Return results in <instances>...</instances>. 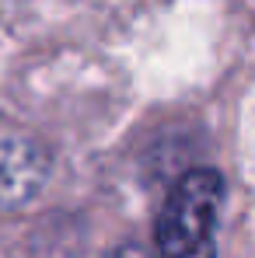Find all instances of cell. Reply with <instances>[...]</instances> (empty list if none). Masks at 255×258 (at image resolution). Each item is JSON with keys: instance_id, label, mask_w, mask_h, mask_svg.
<instances>
[{"instance_id": "obj_1", "label": "cell", "mask_w": 255, "mask_h": 258, "mask_svg": "<svg viewBox=\"0 0 255 258\" xmlns=\"http://www.w3.org/2000/svg\"><path fill=\"white\" fill-rule=\"evenodd\" d=\"M220 206H224L220 171L196 168L182 174L158 216V230H154L158 258H213Z\"/></svg>"}, {"instance_id": "obj_2", "label": "cell", "mask_w": 255, "mask_h": 258, "mask_svg": "<svg viewBox=\"0 0 255 258\" xmlns=\"http://www.w3.org/2000/svg\"><path fill=\"white\" fill-rule=\"evenodd\" d=\"M45 178V161L35 147L21 140H4L0 143V206L25 203Z\"/></svg>"}, {"instance_id": "obj_3", "label": "cell", "mask_w": 255, "mask_h": 258, "mask_svg": "<svg viewBox=\"0 0 255 258\" xmlns=\"http://www.w3.org/2000/svg\"><path fill=\"white\" fill-rule=\"evenodd\" d=\"M105 258H147V251L136 248V244H119V248H112Z\"/></svg>"}]
</instances>
